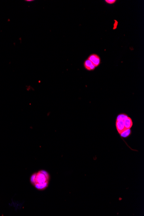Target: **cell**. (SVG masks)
Returning a JSON list of instances; mask_svg holds the SVG:
<instances>
[{
  "instance_id": "6da1fadb",
  "label": "cell",
  "mask_w": 144,
  "mask_h": 216,
  "mask_svg": "<svg viewBox=\"0 0 144 216\" xmlns=\"http://www.w3.org/2000/svg\"><path fill=\"white\" fill-rule=\"evenodd\" d=\"M32 185L39 191L48 188L50 180V176L45 170H41L32 175L30 179Z\"/></svg>"
},
{
  "instance_id": "3957f363",
  "label": "cell",
  "mask_w": 144,
  "mask_h": 216,
  "mask_svg": "<svg viewBox=\"0 0 144 216\" xmlns=\"http://www.w3.org/2000/svg\"><path fill=\"white\" fill-rule=\"evenodd\" d=\"M116 127L118 133L120 134L125 130L123 120H116Z\"/></svg>"
},
{
  "instance_id": "277c9868",
  "label": "cell",
  "mask_w": 144,
  "mask_h": 216,
  "mask_svg": "<svg viewBox=\"0 0 144 216\" xmlns=\"http://www.w3.org/2000/svg\"><path fill=\"white\" fill-rule=\"evenodd\" d=\"M84 66L86 69L88 71L94 70L96 68V66L88 59L86 60L85 61Z\"/></svg>"
},
{
  "instance_id": "52a82bcc",
  "label": "cell",
  "mask_w": 144,
  "mask_h": 216,
  "mask_svg": "<svg viewBox=\"0 0 144 216\" xmlns=\"http://www.w3.org/2000/svg\"><path fill=\"white\" fill-rule=\"evenodd\" d=\"M128 116L125 114H120L118 115L116 118V120H124Z\"/></svg>"
},
{
  "instance_id": "8992f818",
  "label": "cell",
  "mask_w": 144,
  "mask_h": 216,
  "mask_svg": "<svg viewBox=\"0 0 144 216\" xmlns=\"http://www.w3.org/2000/svg\"><path fill=\"white\" fill-rule=\"evenodd\" d=\"M132 133L131 129H125L123 133L120 134V136L122 138H127L130 136Z\"/></svg>"
},
{
  "instance_id": "ba28073f",
  "label": "cell",
  "mask_w": 144,
  "mask_h": 216,
  "mask_svg": "<svg viewBox=\"0 0 144 216\" xmlns=\"http://www.w3.org/2000/svg\"><path fill=\"white\" fill-rule=\"evenodd\" d=\"M108 4H112L116 2V0H106L105 1Z\"/></svg>"
},
{
  "instance_id": "5b68a950",
  "label": "cell",
  "mask_w": 144,
  "mask_h": 216,
  "mask_svg": "<svg viewBox=\"0 0 144 216\" xmlns=\"http://www.w3.org/2000/svg\"><path fill=\"white\" fill-rule=\"evenodd\" d=\"M125 129H131L133 125V122L132 119L129 116L123 120Z\"/></svg>"
},
{
  "instance_id": "7a4b0ae2",
  "label": "cell",
  "mask_w": 144,
  "mask_h": 216,
  "mask_svg": "<svg viewBox=\"0 0 144 216\" xmlns=\"http://www.w3.org/2000/svg\"><path fill=\"white\" fill-rule=\"evenodd\" d=\"M88 59L90 60L96 68L98 67L101 63V58L99 56L96 54H92L88 57Z\"/></svg>"
}]
</instances>
